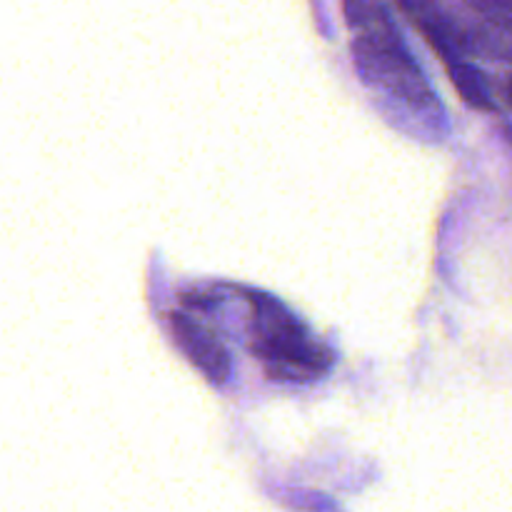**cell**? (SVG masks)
Returning a JSON list of instances; mask_svg holds the SVG:
<instances>
[{
	"instance_id": "5",
	"label": "cell",
	"mask_w": 512,
	"mask_h": 512,
	"mask_svg": "<svg viewBox=\"0 0 512 512\" xmlns=\"http://www.w3.org/2000/svg\"><path fill=\"white\" fill-rule=\"evenodd\" d=\"M450 80H453L455 90L463 95L465 103L475 110H495L493 98H490L488 83H485L483 73H480L475 65H470L468 60L458 65H450L448 68Z\"/></svg>"
},
{
	"instance_id": "7",
	"label": "cell",
	"mask_w": 512,
	"mask_h": 512,
	"mask_svg": "<svg viewBox=\"0 0 512 512\" xmlns=\"http://www.w3.org/2000/svg\"><path fill=\"white\" fill-rule=\"evenodd\" d=\"M505 133H508V140H510V145H512V125H508V128H505Z\"/></svg>"
},
{
	"instance_id": "1",
	"label": "cell",
	"mask_w": 512,
	"mask_h": 512,
	"mask_svg": "<svg viewBox=\"0 0 512 512\" xmlns=\"http://www.w3.org/2000/svg\"><path fill=\"white\" fill-rule=\"evenodd\" d=\"M345 20L353 30V58L365 83L378 93L420 113H438L433 85L400 38L380 0H343Z\"/></svg>"
},
{
	"instance_id": "2",
	"label": "cell",
	"mask_w": 512,
	"mask_h": 512,
	"mask_svg": "<svg viewBox=\"0 0 512 512\" xmlns=\"http://www.w3.org/2000/svg\"><path fill=\"white\" fill-rule=\"evenodd\" d=\"M250 350L265 365V373L283 383H308L323 378L333 365V353L275 298L248 293Z\"/></svg>"
},
{
	"instance_id": "3",
	"label": "cell",
	"mask_w": 512,
	"mask_h": 512,
	"mask_svg": "<svg viewBox=\"0 0 512 512\" xmlns=\"http://www.w3.org/2000/svg\"><path fill=\"white\" fill-rule=\"evenodd\" d=\"M403 10L405 18L420 30L430 48L443 58L445 68L468 60L470 53V35L440 0H395Z\"/></svg>"
},
{
	"instance_id": "8",
	"label": "cell",
	"mask_w": 512,
	"mask_h": 512,
	"mask_svg": "<svg viewBox=\"0 0 512 512\" xmlns=\"http://www.w3.org/2000/svg\"><path fill=\"white\" fill-rule=\"evenodd\" d=\"M508 98H510V103H512V78H510V83H508Z\"/></svg>"
},
{
	"instance_id": "6",
	"label": "cell",
	"mask_w": 512,
	"mask_h": 512,
	"mask_svg": "<svg viewBox=\"0 0 512 512\" xmlns=\"http://www.w3.org/2000/svg\"><path fill=\"white\" fill-rule=\"evenodd\" d=\"M473 8L490 18H512V0H473Z\"/></svg>"
},
{
	"instance_id": "4",
	"label": "cell",
	"mask_w": 512,
	"mask_h": 512,
	"mask_svg": "<svg viewBox=\"0 0 512 512\" xmlns=\"http://www.w3.org/2000/svg\"><path fill=\"white\" fill-rule=\"evenodd\" d=\"M170 335L175 338L185 358L205 375L213 385H225L230 378V355L225 345L205 328L203 323L193 320L185 313H170L168 318Z\"/></svg>"
}]
</instances>
